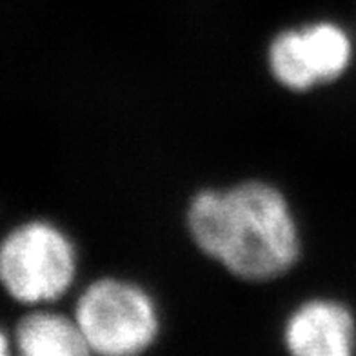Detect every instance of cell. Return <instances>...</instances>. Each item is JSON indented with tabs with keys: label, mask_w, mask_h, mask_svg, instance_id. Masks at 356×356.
<instances>
[{
	"label": "cell",
	"mask_w": 356,
	"mask_h": 356,
	"mask_svg": "<svg viewBox=\"0 0 356 356\" xmlns=\"http://www.w3.org/2000/svg\"><path fill=\"white\" fill-rule=\"evenodd\" d=\"M10 353V342H8V338L6 334L0 331V356H4Z\"/></svg>",
	"instance_id": "7"
},
{
	"label": "cell",
	"mask_w": 356,
	"mask_h": 356,
	"mask_svg": "<svg viewBox=\"0 0 356 356\" xmlns=\"http://www.w3.org/2000/svg\"><path fill=\"white\" fill-rule=\"evenodd\" d=\"M188 225L200 251L242 280H275L300 254L289 204L258 180L200 191L189 204Z\"/></svg>",
	"instance_id": "1"
},
{
	"label": "cell",
	"mask_w": 356,
	"mask_h": 356,
	"mask_svg": "<svg viewBox=\"0 0 356 356\" xmlns=\"http://www.w3.org/2000/svg\"><path fill=\"white\" fill-rule=\"evenodd\" d=\"M296 356H349L356 346L351 311L333 300H309L291 314L284 331Z\"/></svg>",
	"instance_id": "5"
},
{
	"label": "cell",
	"mask_w": 356,
	"mask_h": 356,
	"mask_svg": "<svg viewBox=\"0 0 356 356\" xmlns=\"http://www.w3.org/2000/svg\"><path fill=\"white\" fill-rule=\"evenodd\" d=\"M75 320L89 351L108 356L145 351L159 333V316L147 293L117 278L93 282L76 302Z\"/></svg>",
	"instance_id": "3"
},
{
	"label": "cell",
	"mask_w": 356,
	"mask_h": 356,
	"mask_svg": "<svg viewBox=\"0 0 356 356\" xmlns=\"http://www.w3.org/2000/svg\"><path fill=\"white\" fill-rule=\"evenodd\" d=\"M75 273V248L47 222L22 224L0 242V284L17 302L56 300L70 289Z\"/></svg>",
	"instance_id": "2"
},
{
	"label": "cell",
	"mask_w": 356,
	"mask_h": 356,
	"mask_svg": "<svg viewBox=\"0 0 356 356\" xmlns=\"http://www.w3.org/2000/svg\"><path fill=\"white\" fill-rule=\"evenodd\" d=\"M19 351L26 356H80L89 347L76 320L37 311L20 320L15 331Z\"/></svg>",
	"instance_id": "6"
},
{
	"label": "cell",
	"mask_w": 356,
	"mask_h": 356,
	"mask_svg": "<svg viewBox=\"0 0 356 356\" xmlns=\"http://www.w3.org/2000/svg\"><path fill=\"white\" fill-rule=\"evenodd\" d=\"M351 53V40L340 26L316 22L278 33L267 56L277 82L293 91H307L342 76Z\"/></svg>",
	"instance_id": "4"
}]
</instances>
